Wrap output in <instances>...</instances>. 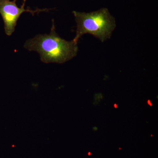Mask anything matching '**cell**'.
Returning a JSON list of instances; mask_svg holds the SVG:
<instances>
[{
    "instance_id": "6da1fadb",
    "label": "cell",
    "mask_w": 158,
    "mask_h": 158,
    "mask_svg": "<svg viewBox=\"0 0 158 158\" xmlns=\"http://www.w3.org/2000/svg\"><path fill=\"white\" fill-rule=\"evenodd\" d=\"M24 48L40 54L44 63H63L76 56L77 43L73 40L67 41L56 33L53 20L49 34H39L26 41Z\"/></svg>"
},
{
    "instance_id": "7a4b0ae2",
    "label": "cell",
    "mask_w": 158,
    "mask_h": 158,
    "mask_svg": "<svg viewBox=\"0 0 158 158\" xmlns=\"http://www.w3.org/2000/svg\"><path fill=\"white\" fill-rule=\"evenodd\" d=\"M77 24L76 35L73 40L77 43L82 35L90 34L102 42L110 38L116 27L115 19L108 9L90 13L73 12Z\"/></svg>"
},
{
    "instance_id": "3957f363",
    "label": "cell",
    "mask_w": 158,
    "mask_h": 158,
    "mask_svg": "<svg viewBox=\"0 0 158 158\" xmlns=\"http://www.w3.org/2000/svg\"><path fill=\"white\" fill-rule=\"evenodd\" d=\"M16 1L13 0H0V14L2 15L4 23L5 33L8 36H11L15 30L18 20L21 15L23 12H28L33 15L35 13L37 14L42 11H48L50 9H39L32 10L27 7L25 9L26 1L23 0V5L20 8L16 5Z\"/></svg>"
},
{
    "instance_id": "277c9868",
    "label": "cell",
    "mask_w": 158,
    "mask_h": 158,
    "mask_svg": "<svg viewBox=\"0 0 158 158\" xmlns=\"http://www.w3.org/2000/svg\"><path fill=\"white\" fill-rule=\"evenodd\" d=\"M147 103L150 106H152V104L151 102V101L150 100H148V101Z\"/></svg>"
},
{
    "instance_id": "5b68a950",
    "label": "cell",
    "mask_w": 158,
    "mask_h": 158,
    "mask_svg": "<svg viewBox=\"0 0 158 158\" xmlns=\"http://www.w3.org/2000/svg\"><path fill=\"white\" fill-rule=\"evenodd\" d=\"M114 107L115 108H117V105H116V104H115L114 105Z\"/></svg>"
},
{
    "instance_id": "8992f818",
    "label": "cell",
    "mask_w": 158,
    "mask_h": 158,
    "mask_svg": "<svg viewBox=\"0 0 158 158\" xmlns=\"http://www.w3.org/2000/svg\"><path fill=\"white\" fill-rule=\"evenodd\" d=\"M93 129H95V131H96V130L98 129L96 127H94L93 128Z\"/></svg>"
}]
</instances>
